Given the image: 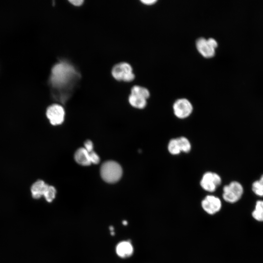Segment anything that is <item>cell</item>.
<instances>
[{
  "label": "cell",
  "instance_id": "1",
  "mask_svg": "<svg viewBox=\"0 0 263 263\" xmlns=\"http://www.w3.org/2000/svg\"><path fill=\"white\" fill-rule=\"evenodd\" d=\"M80 78V73L70 62L62 60L52 68L50 78L53 96L64 103L70 98Z\"/></svg>",
  "mask_w": 263,
  "mask_h": 263
},
{
  "label": "cell",
  "instance_id": "2",
  "mask_svg": "<svg viewBox=\"0 0 263 263\" xmlns=\"http://www.w3.org/2000/svg\"><path fill=\"white\" fill-rule=\"evenodd\" d=\"M100 172L101 178L105 182L114 183L120 179L123 170L121 166L117 162L110 160L102 164Z\"/></svg>",
  "mask_w": 263,
  "mask_h": 263
},
{
  "label": "cell",
  "instance_id": "3",
  "mask_svg": "<svg viewBox=\"0 0 263 263\" xmlns=\"http://www.w3.org/2000/svg\"><path fill=\"white\" fill-rule=\"evenodd\" d=\"M244 193L243 185L238 181H233L224 186L222 196L229 203H235L240 200Z\"/></svg>",
  "mask_w": 263,
  "mask_h": 263
},
{
  "label": "cell",
  "instance_id": "4",
  "mask_svg": "<svg viewBox=\"0 0 263 263\" xmlns=\"http://www.w3.org/2000/svg\"><path fill=\"white\" fill-rule=\"evenodd\" d=\"M196 47L199 53L205 58H211L215 54V49L218 47V42L213 38L207 39L199 38L196 41Z\"/></svg>",
  "mask_w": 263,
  "mask_h": 263
},
{
  "label": "cell",
  "instance_id": "5",
  "mask_svg": "<svg viewBox=\"0 0 263 263\" xmlns=\"http://www.w3.org/2000/svg\"><path fill=\"white\" fill-rule=\"evenodd\" d=\"M222 183V178L218 173L208 171L203 174L200 181V185L204 190L213 192Z\"/></svg>",
  "mask_w": 263,
  "mask_h": 263
},
{
  "label": "cell",
  "instance_id": "6",
  "mask_svg": "<svg viewBox=\"0 0 263 263\" xmlns=\"http://www.w3.org/2000/svg\"><path fill=\"white\" fill-rule=\"evenodd\" d=\"M172 109L175 117L180 119H184L191 114L193 107L189 100L186 98H180L174 101Z\"/></svg>",
  "mask_w": 263,
  "mask_h": 263
},
{
  "label": "cell",
  "instance_id": "7",
  "mask_svg": "<svg viewBox=\"0 0 263 263\" xmlns=\"http://www.w3.org/2000/svg\"><path fill=\"white\" fill-rule=\"evenodd\" d=\"M112 74L118 80L131 81L135 77L131 65L127 62H122L115 64L112 69Z\"/></svg>",
  "mask_w": 263,
  "mask_h": 263
},
{
  "label": "cell",
  "instance_id": "8",
  "mask_svg": "<svg viewBox=\"0 0 263 263\" xmlns=\"http://www.w3.org/2000/svg\"><path fill=\"white\" fill-rule=\"evenodd\" d=\"M46 114L50 123L52 125H59L64 121L65 111L61 105L53 104L47 108Z\"/></svg>",
  "mask_w": 263,
  "mask_h": 263
},
{
  "label": "cell",
  "instance_id": "9",
  "mask_svg": "<svg viewBox=\"0 0 263 263\" xmlns=\"http://www.w3.org/2000/svg\"><path fill=\"white\" fill-rule=\"evenodd\" d=\"M222 202L219 198L213 195L206 196L201 202V206L205 211L209 214H214L222 207Z\"/></svg>",
  "mask_w": 263,
  "mask_h": 263
},
{
  "label": "cell",
  "instance_id": "10",
  "mask_svg": "<svg viewBox=\"0 0 263 263\" xmlns=\"http://www.w3.org/2000/svg\"><path fill=\"white\" fill-rule=\"evenodd\" d=\"M133 247L129 241H123L116 245L115 252L118 257L121 258H129L133 253Z\"/></svg>",
  "mask_w": 263,
  "mask_h": 263
},
{
  "label": "cell",
  "instance_id": "11",
  "mask_svg": "<svg viewBox=\"0 0 263 263\" xmlns=\"http://www.w3.org/2000/svg\"><path fill=\"white\" fill-rule=\"evenodd\" d=\"M48 185L42 180H38L35 182L31 187L32 197L34 199L41 198L44 195Z\"/></svg>",
  "mask_w": 263,
  "mask_h": 263
},
{
  "label": "cell",
  "instance_id": "12",
  "mask_svg": "<svg viewBox=\"0 0 263 263\" xmlns=\"http://www.w3.org/2000/svg\"><path fill=\"white\" fill-rule=\"evenodd\" d=\"M74 158L76 162L81 166H88L91 164L89 153L84 148H80L76 150Z\"/></svg>",
  "mask_w": 263,
  "mask_h": 263
},
{
  "label": "cell",
  "instance_id": "13",
  "mask_svg": "<svg viewBox=\"0 0 263 263\" xmlns=\"http://www.w3.org/2000/svg\"><path fill=\"white\" fill-rule=\"evenodd\" d=\"M130 104L133 107L142 109L147 105V99L142 97L131 94L129 97Z\"/></svg>",
  "mask_w": 263,
  "mask_h": 263
},
{
  "label": "cell",
  "instance_id": "14",
  "mask_svg": "<svg viewBox=\"0 0 263 263\" xmlns=\"http://www.w3.org/2000/svg\"><path fill=\"white\" fill-rule=\"evenodd\" d=\"M251 215L257 221L263 222V200H260L256 201Z\"/></svg>",
  "mask_w": 263,
  "mask_h": 263
},
{
  "label": "cell",
  "instance_id": "15",
  "mask_svg": "<svg viewBox=\"0 0 263 263\" xmlns=\"http://www.w3.org/2000/svg\"><path fill=\"white\" fill-rule=\"evenodd\" d=\"M168 152L172 155H178L181 153L177 138H171L168 143Z\"/></svg>",
  "mask_w": 263,
  "mask_h": 263
},
{
  "label": "cell",
  "instance_id": "16",
  "mask_svg": "<svg viewBox=\"0 0 263 263\" xmlns=\"http://www.w3.org/2000/svg\"><path fill=\"white\" fill-rule=\"evenodd\" d=\"M177 138L181 153H188L189 152L192 148L191 144L189 140L184 136L177 137Z\"/></svg>",
  "mask_w": 263,
  "mask_h": 263
},
{
  "label": "cell",
  "instance_id": "17",
  "mask_svg": "<svg viewBox=\"0 0 263 263\" xmlns=\"http://www.w3.org/2000/svg\"><path fill=\"white\" fill-rule=\"evenodd\" d=\"M251 189L256 195L263 197V174L259 179L252 183Z\"/></svg>",
  "mask_w": 263,
  "mask_h": 263
},
{
  "label": "cell",
  "instance_id": "18",
  "mask_svg": "<svg viewBox=\"0 0 263 263\" xmlns=\"http://www.w3.org/2000/svg\"><path fill=\"white\" fill-rule=\"evenodd\" d=\"M131 94L138 95L147 99L150 96L149 90L144 87L135 85L131 89Z\"/></svg>",
  "mask_w": 263,
  "mask_h": 263
},
{
  "label": "cell",
  "instance_id": "19",
  "mask_svg": "<svg viewBox=\"0 0 263 263\" xmlns=\"http://www.w3.org/2000/svg\"><path fill=\"white\" fill-rule=\"evenodd\" d=\"M56 188L53 186L48 185L43 196L48 202H52L56 197Z\"/></svg>",
  "mask_w": 263,
  "mask_h": 263
},
{
  "label": "cell",
  "instance_id": "20",
  "mask_svg": "<svg viewBox=\"0 0 263 263\" xmlns=\"http://www.w3.org/2000/svg\"><path fill=\"white\" fill-rule=\"evenodd\" d=\"M89 153L91 163L94 164H98L100 160L98 155L94 150Z\"/></svg>",
  "mask_w": 263,
  "mask_h": 263
},
{
  "label": "cell",
  "instance_id": "21",
  "mask_svg": "<svg viewBox=\"0 0 263 263\" xmlns=\"http://www.w3.org/2000/svg\"><path fill=\"white\" fill-rule=\"evenodd\" d=\"M83 147L88 152H90L94 150V144L93 142L90 140H86L84 145Z\"/></svg>",
  "mask_w": 263,
  "mask_h": 263
},
{
  "label": "cell",
  "instance_id": "22",
  "mask_svg": "<svg viewBox=\"0 0 263 263\" xmlns=\"http://www.w3.org/2000/svg\"><path fill=\"white\" fill-rule=\"evenodd\" d=\"M69 1L75 5L78 6L83 3V0H69Z\"/></svg>",
  "mask_w": 263,
  "mask_h": 263
},
{
  "label": "cell",
  "instance_id": "23",
  "mask_svg": "<svg viewBox=\"0 0 263 263\" xmlns=\"http://www.w3.org/2000/svg\"><path fill=\"white\" fill-rule=\"evenodd\" d=\"M141 1L147 5H151L156 2V0H141Z\"/></svg>",
  "mask_w": 263,
  "mask_h": 263
},
{
  "label": "cell",
  "instance_id": "24",
  "mask_svg": "<svg viewBox=\"0 0 263 263\" xmlns=\"http://www.w3.org/2000/svg\"><path fill=\"white\" fill-rule=\"evenodd\" d=\"M123 224L124 225H126L127 224V221H124L123 222Z\"/></svg>",
  "mask_w": 263,
  "mask_h": 263
}]
</instances>
